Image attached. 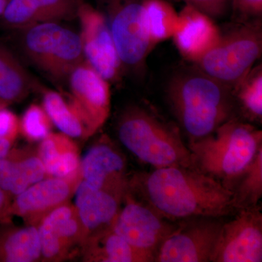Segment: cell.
<instances>
[{
    "label": "cell",
    "instance_id": "obj_1",
    "mask_svg": "<svg viewBox=\"0 0 262 262\" xmlns=\"http://www.w3.org/2000/svg\"><path fill=\"white\" fill-rule=\"evenodd\" d=\"M127 191L167 220L219 219L235 209L233 192L193 167L155 168L128 180Z\"/></svg>",
    "mask_w": 262,
    "mask_h": 262
},
{
    "label": "cell",
    "instance_id": "obj_2",
    "mask_svg": "<svg viewBox=\"0 0 262 262\" xmlns=\"http://www.w3.org/2000/svg\"><path fill=\"white\" fill-rule=\"evenodd\" d=\"M167 98L191 141L209 135L233 118V91L196 67L177 72L169 80Z\"/></svg>",
    "mask_w": 262,
    "mask_h": 262
},
{
    "label": "cell",
    "instance_id": "obj_3",
    "mask_svg": "<svg viewBox=\"0 0 262 262\" xmlns=\"http://www.w3.org/2000/svg\"><path fill=\"white\" fill-rule=\"evenodd\" d=\"M261 148L262 131L234 118L189 146L193 168L230 190Z\"/></svg>",
    "mask_w": 262,
    "mask_h": 262
},
{
    "label": "cell",
    "instance_id": "obj_4",
    "mask_svg": "<svg viewBox=\"0 0 262 262\" xmlns=\"http://www.w3.org/2000/svg\"><path fill=\"white\" fill-rule=\"evenodd\" d=\"M117 131L122 145L155 168L192 167L190 151L178 129L145 108H126L119 117Z\"/></svg>",
    "mask_w": 262,
    "mask_h": 262
},
{
    "label": "cell",
    "instance_id": "obj_5",
    "mask_svg": "<svg viewBox=\"0 0 262 262\" xmlns=\"http://www.w3.org/2000/svg\"><path fill=\"white\" fill-rule=\"evenodd\" d=\"M234 24L194 64L234 93L261 58L262 20Z\"/></svg>",
    "mask_w": 262,
    "mask_h": 262
},
{
    "label": "cell",
    "instance_id": "obj_6",
    "mask_svg": "<svg viewBox=\"0 0 262 262\" xmlns=\"http://www.w3.org/2000/svg\"><path fill=\"white\" fill-rule=\"evenodd\" d=\"M108 24L124 70L144 72L151 52L145 0H96Z\"/></svg>",
    "mask_w": 262,
    "mask_h": 262
},
{
    "label": "cell",
    "instance_id": "obj_7",
    "mask_svg": "<svg viewBox=\"0 0 262 262\" xmlns=\"http://www.w3.org/2000/svg\"><path fill=\"white\" fill-rule=\"evenodd\" d=\"M22 31L21 46L26 55L56 80L68 78L84 61L80 35L60 23L37 24Z\"/></svg>",
    "mask_w": 262,
    "mask_h": 262
},
{
    "label": "cell",
    "instance_id": "obj_8",
    "mask_svg": "<svg viewBox=\"0 0 262 262\" xmlns=\"http://www.w3.org/2000/svg\"><path fill=\"white\" fill-rule=\"evenodd\" d=\"M222 225L218 218L182 220L160 244L155 261H211Z\"/></svg>",
    "mask_w": 262,
    "mask_h": 262
},
{
    "label": "cell",
    "instance_id": "obj_9",
    "mask_svg": "<svg viewBox=\"0 0 262 262\" xmlns=\"http://www.w3.org/2000/svg\"><path fill=\"white\" fill-rule=\"evenodd\" d=\"M222 223L211 262H261L262 213L259 207L242 208Z\"/></svg>",
    "mask_w": 262,
    "mask_h": 262
},
{
    "label": "cell",
    "instance_id": "obj_10",
    "mask_svg": "<svg viewBox=\"0 0 262 262\" xmlns=\"http://www.w3.org/2000/svg\"><path fill=\"white\" fill-rule=\"evenodd\" d=\"M77 18L84 61L110 83L116 82L124 69L104 15L97 8L82 3Z\"/></svg>",
    "mask_w": 262,
    "mask_h": 262
},
{
    "label": "cell",
    "instance_id": "obj_11",
    "mask_svg": "<svg viewBox=\"0 0 262 262\" xmlns=\"http://www.w3.org/2000/svg\"><path fill=\"white\" fill-rule=\"evenodd\" d=\"M113 230L138 249L155 255L160 244L177 225H172L151 207L126 192Z\"/></svg>",
    "mask_w": 262,
    "mask_h": 262
},
{
    "label": "cell",
    "instance_id": "obj_12",
    "mask_svg": "<svg viewBox=\"0 0 262 262\" xmlns=\"http://www.w3.org/2000/svg\"><path fill=\"white\" fill-rule=\"evenodd\" d=\"M37 228L41 261H63L81 255L85 235L75 205L70 202L46 215Z\"/></svg>",
    "mask_w": 262,
    "mask_h": 262
},
{
    "label": "cell",
    "instance_id": "obj_13",
    "mask_svg": "<svg viewBox=\"0 0 262 262\" xmlns=\"http://www.w3.org/2000/svg\"><path fill=\"white\" fill-rule=\"evenodd\" d=\"M67 80L70 91L68 98L82 115L92 136L110 116V82L85 61L71 72Z\"/></svg>",
    "mask_w": 262,
    "mask_h": 262
},
{
    "label": "cell",
    "instance_id": "obj_14",
    "mask_svg": "<svg viewBox=\"0 0 262 262\" xmlns=\"http://www.w3.org/2000/svg\"><path fill=\"white\" fill-rule=\"evenodd\" d=\"M126 161L108 138L103 136L81 160L82 180L123 200L127 190Z\"/></svg>",
    "mask_w": 262,
    "mask_h": 262
},
{
    "label": "cell",
    "instance_id": "obj_15",
    "mask_svg": "<svg viewBox=\"0 0 262 262\" xmlns=\"http://www.w3.org/2000/svg\"><path fill=\"white\" fill-rule=\"evenodd\" d=\"M81 181L55 177L42 179L13 198L10 215L20 217L27 225L37 227L53 210L70 202Z\"/></svg>",
    "mask_w": 262,
    "mask_h": 262
},
{
    "label": "cell",
    "instance_id": "obj_16",
    "mask_svg": "<svg viewBox=\"0 0 262 262\" xmlns=\"http://www.w3.org/2000/svg\"><path fill=\"white\" fill-rule=\"evenodd\" d=\"M82 3V0H9L0 18L8 28L23 30L77 18Z\"/></svg>",
    "mask_w": 262,
    "mask_h": 262
},
{
    "label": "cell",
    "instance_id": "obj_17",
    "mask_svg": "<svg viewBox=\"0 0 262 262\" xmlns=\"http://www.w3.org/2000/svg\"><path fill=\"white\" fill-rule=\"evenodd\" d=\"M180 28L173 35L177 49L186 60L195 63L220 39L221 31L213 18L186 5L179 13Z\"/></svg>",
    "mask_w": 262,
    "mask_h": 262
},
{
    "label": "cell",
    "instance_id": "obj_18",
    "mask_svg": "<svg viewBox=\"0 0 262 262\" xmlns=\"http://www.w3.org/2000/svg\"><path fill=\"white\" fill-rule=\"evenodd\" d=\"M75 195V207L84 229L85 241L113 226L122 199L96 189L83 180L77 186Z\"/></svg>",
    "mask_w": 262,
    "mask_h": 262
},
{
    "label": "cell",
    "instance_id": "obj_19",
    "mask_svg": "<svg viewBox=\"0 0 262 262\" xmlns=\"http://www.w3.org/2000/svg\"><path fill=\"white\" fill-rule=\"evenodd\" d=\"M48 177L37 149L12 148L0 160V187L13 199L30 186Z\"/></svg>",
    "mask_w": 262,
    "mask_h": 262
},
{
    "label": "cell",
    "instance_id": "obj_20",
    "mask_svg": "<svg viewBox=\"0 0 262 262\" xmlns=\"http://www.w3.org/2000/svg\"><path fill=\"white\" fill-rule=\"evenodd\" d=\"M37 151L48 177L82 179L80 150L72 138L51 132L40 141Z\"/></svg>",
    "mask_w": 262,
    "mask_h": 262
},
{
    "label": "cell",
    "instance_id": "obj_21",
    "mask_svg": "<svg viewBox=\"0 0 262 262\" xmlns=\"http://www.w3.org/2000/svg\"><path fill=\"white\" fill-rule=\"evenodd\" d=\"M113 227V226H112ZM90 237L81 252L86 262H151L155 256L131 246L113 227Z\"/></svg>",
    "mask_w": 262,
    "mask_h": 262
},
{
    "label": "cell",
    "instance_id": "obj_22",
    "mask_svg": "<svg viewBox=\"0 0 262 262\" xmlns=\"http://www.w3.org/2000/svg\"><path fill=\"white\" fill-rule=\"evenodd\" d=\"M42 259L37 226L0 224V262H36Z\"/></svg>",
    "mask_w": 262,
    "mask_h": 262
},
{
    "label": "cell",
    "instance_id": "obj_23",
    "mask_svg": "<svg viewBox=\"0 0 262 262\" xmlns=\"http://www.w3.org/2000/svg\"><path fill=\"white\" fill-rule=\"evenodd\" d=\"M34 86L31 75L18 58L0 43V101L8 104L20 102Z\"/></svg>",
    "mask_w": 262,
    "mask_h": 262
},
{
    "label": "cell",
    "instance_id": "obj_24",
    "mask_svg": "<svg viewBox=\"0 0 262 262\" xmlns=\"http://www.w3.org/2000/svg\"><path fill=\"white\" fill-rule=\"evenodd\" d=\"M42 107L53 125L72 139H87L91 137L82 115L68 98L52 90L42 94Z\"/></svg>",
    "mask_w": 262,
    "mask_h": 262
},
{
    "label": "cell",
    "instance_id": "obj_25",
    "mask_svg": "<svg viewBox=\"0 0 262 262\" xmlns=\"http://www.w3.org/2000/svg\"><path fill=\"white\" fill-rule=\"evenodd\" d=\"M146 21L154 48L160 42L173 37L182 24L179 13L165 0H145Z\"/></svg>",
    "mask_w": 262,
    "mask_h": 262
},
{
    "label": "cell",
    "instance_id": "obj_26",
    "mask_svg": "<svg viewBox=\"0 0 262 262\" xmlns=\"http://www.w3.org/2000/svg\"><path fill=\"white\" fill-rule=\"evenodd\" d=\"M235 209L256 206L262 196V148L232 189Z\"/></svg>",
    "mask_w": 262,
    "mask_h": 262
},
{
    "label": "cell",
    "instance_id": "obj_27",
    "mask_svg": "<svg viewBox=\"0 0 262 262\" xmlns=\"http://www.w3.org/2000/svg\"><path fill=\"white\" fill-rule=\"evenodd\" d=\"M237 102L244 113L253 120L261 121L262 118V67H254L234 93Z\"/></svg>",
    "mask_w": 262,
    "mask_h": 262
},
{
    "label": "cell",
    "instance_id": "obj_28",
    "mask_svg": "<svg viewBox=\"0 0 262 262\" xmlns=\"http://www.w3.org/2000/svg\"><path fill=\"white\" fill-rule=\"evenodd\" d=\"M53 125L42 106L32 103L19 119V134L30 142H40L51 134Z\"/></svg>",
    "mask_w": 262,
    "mask_h": 262
},
{
    "label": "cell",
    "instance_id": "obj_29",
    "mask_svg": "<svg viewBox=\"0 0 262 262\" xmlns=\"http://www.w3.org/2000/svg\"><path fill=\"white\" fill-rule=\"evenodd\" d=\"M232 20L245 24L262 18V0H231Z\"/></svg>",
    "mask_w": 262,
    "mask_h": 262
},
{
    "label": "cell",
    "instance_id": "obj_30",
    "mask_svg": "<svg viewBox=\"0 0 262 262\" xmlns=\"http://www.w3.org/2000/svg\"><path fill=\"white\" fill-rule=\"evenodd\" d=\"M211 18L224 16L230 8L231 0H182Z\"/></svg>",
    "mask_w": 262,
    "mask_h": 262
},
{
    "label": "cell",
    "instance_id": "obj_31",
    "mask_svg": "<svg viewBox=\"0 0 262 262\" xmlns=\"http://www.w3.org/2000/svg\"><path fill=\"white\" fill-rule=\"evenodd\" d=\"M8 106H0V139L15 141L19 134V118Z\"/></svg>",
    "mask_w": 262,
    "mask_h": 262
},
{
    "label": "cell",
    "instance_id": "obj_32",
    "mask_svg": "<svg viewBox=\"0 0 262 262\" xmlns=\"http://www.w3.org/2000/svg\"><path fill=\"white\" fill-rule=\"evenodd\" d=\"M13 198L0 187V224L11 222L9 211Z\"/></svg>",
    "mask_w": 262,
    "mask_h": 262
},
{
    "label": "cell",
    "instance_id": "obj_33",
    "mask_svg": "<svg viewBox=\"0 0 262 262\" xmlns=\"http://www.w3.org/2000/svg\"><path fill=\"white\" fill-rule=\"evenodd\" d=\"M15 141L8 139H0V160L4 158L13 148Z\"/></svg>",
    "mask_w": 262,
    "mask_h": 262
},
{
    "label": "cell",
    "instance_id": "obj_34",
    "mask_svg": "<svg viewBox=\"0 0 262 262\" xmlns=\"http://www.w3.org/2000/svg\"><path fill=\"white\" fill-rule=\"evenodd\" d=\"M8 0H0V17L4 13L5 8L8 5Z\"/></svg>",
    "mask_w": 262,
    "mask_h": 262
},
{
    "label": "cell",
    "instance_id": "obj_35",
    "mask_svg": "<svg viewBox=\"0 0 262 262\" xmlns=\"http://www.w3.org/2000/svg\"><path fill=\"white\" fill-rule=\"evenodd\" d=\"M3 105H6V106H9L8 103H5L4 101H0V106H3Z\"/></svg>",
    "mask_w": 262,
    "mask_h": 262
},
{
    "label": "cell",
    "instance_id": "obj_36",
    "mask_svg": "<svg viewBox=\"0 0 262 262\" xmlns=\"http://www.w3.org/2000/svg\"><path fill=\"white\" fill-rule=\"evenodd\" d=\"M8 1H9V0H8Z\"/></svg>",
    "mask_w": 262,
    "mask_h": 262
}]
</instances>
